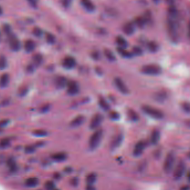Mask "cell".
<instances>
[{"label": "cell", "instance_id": "17", "mask_svg": "<svg viewBox=\"0 0 190 190\" xmlns=\"http://www.w3.org/2000/svg\"><path fill=\"white\" fill-rule=\"evenodd\" d=\"M7 165L8 166L10 172L15 173L18 170V165L16 163L15 159L13 157H10L7 161Z\"/></svg>", "mask_w": 190, "mask_h": 190}, {"label": "cell", "instance_id": "36", "mask_svg": "<svg viewBox=\"0 0 190 190\" xmlns=\"http://www.w3.org/2000/svg\"><path fill=\"white\" fill-rule=\"evenodd\" d=\"M32 33L36 37L40 38L42 35L43 31L41 28L38 27H35L32 30Z\"/></svg>", "mask_w": 190, "mask_h": 190}, {"label": "cell", "instance_id": "16", "mask_svg": "<svg viewBox=\"0 0 190 190\" xmlns=\"http://www.w3.org/2000/svg\"><path fill=\"white\" fill-rule=\"evenodd\" d=\"M83 7L88 11L92 12L95 10V6L91 0H81Z\"/></svg>", "mask_w": 190, "mask_h": 190}, {"label": "cell", "instance_id": "8", "mask_svg": "<svg viewBox=\"0 0 190 190\" xmlns=\"http://www.w3.org/2000/svg\"><path fill=\"white\" fill-rule=\"evenodd\" d=\"M114 83L116 88L121 93L123 94H128L129 93L128 89L121 79L120 78H116L114 80Z\"/></svg>", "mask_w": 190, "mask_h": 190}, {"label": "cell", "instance_id": "12", "mask_svg": "<svg viewBox=\"0 0 190 190\" xmlns=\"http://www.w3.org/2000/svg\"><path fill=\"white\" fill-rule=\"evenodd\" d=\"M145 142L143 141H140L135 145V148L133 150V155L136 157L140 156L142 153L145 148Z\"/></svg>", "mask_w": 190, "mask_h": 190}, {"label": "cell", "instance_id": "53", "mask_svg": "<svg viewBox=\"0 0 190 190\" xmlns=\"http://www.w3.org/2000/svg\"><path fill=\"white\" fill-rule=\"evenodd\" d=\"M44 145V143L43 142H38L36 143L35 147H41Z\"/></svg>", "mask_w": 190, "mask_h": 190}, {"label": "cell", "instance_id": "57", "mask_svg": "<svg viewBox=\"0 0 190 190\" xmlns=\"http://www.w3.org/2000/svg\"><path fill=\"white\" fill-rule=\"evenodd\" d=\"M189 188H190V187H188L187 186H183V187H182L181 188V190H188V189H189Z\"/></svg>", "mask_w": 190, "mask_h": 190}, {"label": "cell", "instance_id": "48", "mask_svg": "<svg viewBox=\"0 0 190 190\" xmlns=\"http://www.w3.org/2000/svg\"><path fill=\"white\" fill-rule=\"evenodd\" d=\"M28 1L33 8H36L38 5V0H28Z\"/></svg>", "mask_w": 190, "mask_h": 190}, {"label": "cell", "instance_id": "18", "mask_svg": "<svg viewBox=\"0 0 190 190\" xmlns=\"http://www.w3.org/2000/svg\"><path fill=\"white\" fill-rule=\"evenodd\" d=\"M10 82V75L8 73L3 74L0 76V87L4 88L8 86Z\"/></svg>", "mask_w": 190, "mask_h": 190}, {"label": "cell", "instance_id": "5", "mask_svg": "<svg viewBox=\"0 0 190 190\" xmlns=\"http://www.w3.org/2000/svg\"><path fill=\"white\" fill-rule=\"evenodd\" d=\"M168 30L170 38L173 41L178 40V33L177 26L172 20H168L167 23Z\"/></svg>", "mask_w": 190, "mask_h": 190}, {"label": "cell", "instance_id": "56", "mask_svg": "<svg viewBox=\"0 0 190 190\" xmlns=\"http://www.w3.org/2000/svg\"><path fill=\"white\" fill-rule=\"evenodd\" d=\"M185 124L188 126V127L190 128V119H188L185 121Z\"/></svg>", "mask_w": 190, "mask_h": 190}, {"label": "cell", "instance_id": "43", "mask_svg": "<svg viewBox=\"0 0 190 190\" xmlns=\"http://www.w3.org/2000/svg\"><path fill=\"white\" fill-rule=\"evenodd\" d=\"M45 187L48 190H52L55 188V184L51 181H48L45 183Z\"/></svg>", "mask_w": 190, "mask_h": 190}, {"label": "cell", "instance_id": "54", "mask_svg": "<svg viewBox=\"0 0 190 190\" xmlns=\"http://www.w3.org/2000/svg\"><path fill=\"white\" fill-rule=\"evenodd\" d=\"M188 36L190 39V22L188 23Z\"/></svg>", "mask_w": 190, "mask_h": 190}, {"label": "cell", "instance_id": "1", "mask_svg": "<svg viewBox=\"0 0 190 190\" xmlns=\"http://www.w3.org/2000/svg\"><path fill=\"white\" fill-rule=\"evenodd\" d=\"M142 109L143 112L146 114H148V116L155 119H162L164 117V114L162 111L152 106L149 105H143L142 107Z\"/></svg>", "mask_w": 190, "mask_h": 190}, {"label": "cell", "instance_id": "14", "mask_svg": "<svg viewBox=\"0 0 190 190\" xmlns=\"http://www.w3.org/2000/svg\"><path fill=\"white\" fill-rule=\"evenodd\" d=\"M36 48V44L32 40H28L26 41L24 44V49L26 53H32L33 51Z\"/></svg>", "mask_w": 190, "mask_h": 190}, {"label": "cell", "instance_id": "23", "mask_svg": "<svg viewBox=\"0 0 190 190\" xmlns=\"http://www.w3.org/2000/svg\"><path fill=\"white\" fill-rule=\"evenodd\" d=\"M123 30V31L126 34L130 35H131L134 33L135 28H134V27H133V26L132 25V23H128L124 26Z\"/></svg>", "mask_w": 190, "mask_h": 190}, {"label": "cell", "instance_id": "21", "mask_svg": "<svg viewBox=\"0 0 190 190\" xmlns=\"http://www.w3.org/2000/svg\"><path fill=\"white\" fill-rule=\"evenodd\" d=\"M160 139V132L158 130H154L151 136V143L152 145H156Z\"/></svg>", "mask_w": 190, "mask_h": 190}, {"label": "cell", "instance_id": "22", "mask_svg": "<svg viewBox=\"0 0 190 190\" xmlns=\"http://www.w3.org/2000/svg\"><path fill=\"white\" fill-rule=\"evenodd\" d=\"M32 60L33 64L35 66H40L43 61V57L40 54H36L32 57Z\"/></svg>", "mask_w": 190, "mask_h": 190}, {"label": "cell", "instance_id": "51", "mask_svg": "<svg viewBox=\"0 0 190 190\" xmlns=\"http://www.w3.org/2000/svg\"><path fill=\"white\" fill-rule=\"evenodd\" d=\"M78 179L77 178H73L71 181V185L74 186H76L78 185Z\"/></svg>", "mask_w": 190, "mask_h": 190}, {"label": "cell", "instance_id": "32", "mask_svg": "<svg viewBox=\"0 0 190 190\" xmlns=\"http://www.w3.org/2000/svg\"><path fill=\"white\" fill-rule=\"evenodd\" d=\"M98 103H99L100 106H101L103 110H107L109 109V108H110L109 104H108V103L106 102V101L105 100V99H103V98H100V99H99Z\"/></svg>", "mask_w": 190, "mask_h": 190}, {"label": "cell", "instance_id": "44", "mask_svg": "<svg viewBox=\"0 0 190 190\" xmlns=\"http://www.w3.org/2000/svg\"><path fill=\"white\" fill-rule=\"evenodd\" d=\"M110 117L113 120H118L120 118V114L118 112H112L110 113Z\"/></svg>", "mask_w": 190, "mask_h": 190}, {"label": "cell", "instance_id": "24", "mask_svg": "<svg viewBox=\"0 0 190 190\" xmlns=\"http://www.w3.org/2000/svg\"><path fill=\"white\" fill-rule=\"evenodd\" d=\"M52 158L56 161L61 162V161H65L66 159L67 155L65 153L60 152V153H56L55 155H53Z\"/></svg>", "mask_w": 190, "mask_h": 190}, {"label": "cell", "instance_id": "42", "mask_svg": "<svg viewBox=\"0 0 190 190\" xmlns=\"http://www.w3.org/2000/svg\"><path fill=\"white\" fill-rule=\"evenodd\" d=\"M183 110L188 113H190V103L188 102H183L181 104Z\"/></svg>", "mask_w": 190, "mask_h": 190}, {"label": "cell", "instance_id": "55", "mask_svg": "<svg viewBox=\"0 0 190 190\" xmlns=\"http://www.w3.org/2000/svg\"><path fill=\"white\" fill-rule=\"evenodd\" d=\"M186 177H187V180L188 181L190 182V171H188L187 174H186Z\"/></svg>", "mask_w": 190, "mask_h": 190}, {"label": "cell", "instance_id": "13", "mask_svg": "<svg viewBox=\"0 0 190 190\" xmlns=\"http://www.w3.org/2000/svg\"><path fill=\"white\" fill-rule=\"evenodd\" d=\"M76 60L75 59L71 57V56H68L65 58L62 62L63 66L65 67V68L72 69L76 65Z\"/></svg>", "mask_w": 190, "mask_h": 190}, {"label": "cell", "instance_id": "60", "mask_svg": "<svg viewBox=\"0 0 190 190\" xmlns=\"http://www.w3.org/2000/svg\"><path fill=\"white\" fill-rule=\"evenodd\" d=\"M1 32H0V41H1Z\"/></svg>", "mask_w": 190, "mask_h": 190}, {"label": "cell", "instance_id": "6", "mask_svg": "<svg viewBox=\"0 0 190 190\" xmlns=\"http://www.w3.org/2000/svg\"><path fill=\"white\" fill-rule=\"evenodd\" d=\"M9 36V46L11 50L14 52H18L21 50L22 45L18 39L12 33Z\"/></svg>", "mask_w": 190, "mask_h": 190}, {"label": "cell", "instance_id": "19", "mask_svg": "<svg viewBox=\"0 0 190 190\" xmlns=\"http://www.w3.org/2000/svg\"><path fill=\"white\" fill-rule=\"evenodd\" d=\"M68 81L67 79L63 76H58L55 80V84L59 88H63L68 85Z\"/></svg>", "mask_w": 190, "mask_h": 190}, {"label": "cell", "instance_id": "52", "mask_svg": "<svg viewBox=\"0 0 190 190\" xmlns=\"http://www.w3.org/2000/svg\"><path fill=\"white\" fill-rule=\"evenodd\" d=\"M9 103H10V100L8 99H5L2 101V105L3 106H6L8 105Z\"/></svg>", "mask_w": 190, "mask_h": 190}, {"label": "cell", "instance_id": "38", "mask_svg": "<svg viewBox=\"0 0 190 190\" xmlns=\"http://www.w3.org/2000/svg\"><path fill=\"white\" fill-rule=\"evenodd\" d=\"M168 13L172 18H174L177 15V10L175 6L172 4L170 5V8H168Z\"/></svg>", "mask_w": 190, "mask_h": 190}, {"label": "cell", "instance_id": "3", "mask_svg": "<svg viewBox=\"0 0 190 190\" xmlns=\"http://www.w3.org/2000/svg\"><path fill=\"white\" fill-rule=\"evenodd\" d=\"M102 137V131L101 129H98L90 137L89 141V146L90 148L92 150H95L98 146L101 138Z\"/></svg>", "mask_w": 190, "mask_h": 190}, {"label": "cell", "instance_id": "15", "mask_svg": "<svg viewBox=\"0 0 190 190\" xmlns=\"http://www.w3.org/2000/svg\"><path fill=\"white\" fill-rule=\"evenodd\" d=\"M85 118L84 116L80 115L76 117L70 123V126L72 127H79L83 122H85Z\"/></svg>", "mask_w": 190, "mask_h": 190}, {"label": "cell", "instance_id": "4", "mask_svg": "<svg viewBox=\"0 0 190 190\" xmlns=\"http://www.w3.org/2000/svg\"><path fill=\"white\" fill-rule=\"evenodd\" d=\"M175 161V155L172 152L168 153L166 157L163 164V170L165 172H170V171L172 169Z\"/></svg>", "mask_w": 190, "mask_h": 190}, {"label": "cell", "instance_id": "25", "mask_svg": "<svg viewBox=\"0 0 190 190\" xmlns=\"http://www.w3.org/2000/svg\"><path fill=\"white\" fill-rule=\"evenodd\" d=\"M128 114L130 119H131L133 121L136 122L139 120V116L138 113L132 109H129L128 110Z\"/></svg>", "mask_w": 190, "mask_h": 190}, {"label": "cell", "instance_id": "45", "mask_svg": "<svg viewBox=\"0 0 190 190\" xmlns=\"http://www.w3.org/2000/svg\"><path fill=\"white\" fill-rule=\"evenodd\" d=\"M133 52L135 55H140L142 54V49L138 46H135L133 48Z\"/></svg>", "mask_w": 190, "mask_h": 190}, {"label": "cell", "instance_id": "50", "mask_svg": "<svg viewBox=\"0 0 190 190\" xmlns=\"http://www.w3.org/2000/svg\"><path fill=\"white\" fill-rule=\"evenodd\" d=\"M71 3V0H62V5L65 7H68Z\"/></svg>", "mask_w": 190, "mask_h": 190}, {"label": "cell", "instance_id": "37", "mask_svg": "<svg viewBox=\"0 0 190 190\" xmlns=\"http://www.w3.org/2000/svg\"><path fill=\"white\" fill-rule=\"evenodd\" d=\"M46 40L48 43L52 44L55 42V36L52 33H47L46 35Z\"/></svg>", "mask_w": 190, "mask_h": 190}, {"label": "cell", "instance_id": "27", "mask_svg": "<svg viewBox=\"0 0 190 190\" xmlns=\"http://www.w3.org/2000/svg\"><path fill=\"white\" fill-rule=\"evenodd\" d=\"M8 66L7 59L3 55L0 56V70H4Z\"/></svg>", "mask_w": 190, "mask_h": 190}, {"label": "cell", "instance_id": "28", "mask_svg": "<svg viewBox=\"0 0 190 190\" xmlns=\"http://www.w3.org/2000/svg\"><path fill=\"white\" fill-rule=\"evenodd\" d=\"M32 134L36 137H45L48 135V132L43 129H36L33 131Z\"/></svg>", "mask_w": 190, "mask_h": 190}, {"label": "cell", "instance_id": "31", "mask_svg": "<svg viewBox=\"0 0 190 190\" xmlns=\"http://www.w3.org/2000/svg\"><path fill=\"white\" fill-rule=\"evenodd\" d=\"M96 180V176L95 173H91L86 178V182L88 185H92L93 183H95Z\"/></svg>", "mask_w": 190, "mask_h": 190}, {"label": "cell", "instance_id": "58", "mask_svg": "<svg viewBox=\"0 0 190 190\" xmlns=\"http://www.w3.org/2000/svg\"><path fill=\"white\" fill-rule=\"evenodd\" d=\"M3 13V9L2 8H1V6H0V15H2Z\"/></svg>", "mask_w": 190, "mask_h": 190}, {"label": "cell", "instance_id": "7", "mask_svg": "<svg viewBox=\"0 0 190 190\" xmlns=\"http://www.w3.org/2000/svg\"><path fill=\"white\" fill-rule=\"evenodd\" d=\"M186 165L183 161H180L178 163L173 173V178L175 180H179L185 173Z\"/></svg>", "mask_w": 190, "mask_h": 190}, {"label": "cell", "instance_id": "29", "mask_svg": "<svg viewBox=\"0 0 190 190\" xmlns=\"http://www.w3.org/2000/svg\"><path fill=\"white\" fill-rule=\"evenodd\" d=\"M116 42H117L118 45L120 46L121 48H124L126 46H127V45H128V43H127L126 40L123 37H121L120 36H118L117 38Z\"/></svg>", "mask_w": 190, "mask_h": 190}, {"label": "cell", "instance_id": "47", "mask_svg": "<svg viewBox=\"0 0 190 190\" xmlns=\"http://www.w3.org/2000/svg\"><path fill=\"white\" fill-rule=\"evenodd\" d=\"M26 71L28 73H32L35 70V67L32 64H28V66H26Z\"/></svg>", "mask_w": 190, "mask_h": 190}, {"label": "cell", "instance_id": "39", "mask_svg": "<svg viewBox=\"0 0 190 190\" xmlns=\"http://www.w3.org/2000/svg\"><path fill=\"white\" fill-rule=\"evenodd\" d=\"M105 56L108 60H110L111 61L115 60L116 57L111 51L109 50H106L105 51Z\"/></svg>", "mask_w": 190, "mask_h": 190}, {"label": "cell", "instance_id": "49", "mask_svg": "<svg viewBox=\"0 0 190 190\" xmlns=\"http://www.w3.org/2000/svg\"><path fill=\"white\" fill-rule=\"evenodd\" d=\"M50 109V105L48 104L45 105L41 108V113H46L48 112V110Z\"/></svg>", "mask_w": 190, "mask_h": 190}, {"label": "cell", "instance_id": "20", "mask_svg": "<svg viewBox=\"0 0 190 190\" xmlns=\"http://www.w3.org/2000/svg\"><path fill=\"white\" fill-rule=\"evenodd\" d=\"M39 183V180L36 177L28 178L25 181V185L28 187H35Z\"/></svg>", "mask_w": 190, "mask_h": 190}, {"label": "cell", "instance_id": "2", "mask_svg": "<svg viewBox=\"0 0 190 190\" xmlns=\"http://www.w3.org/2000/svg\"><path fill=\"white\" fill-rule=\"evenodd\" d=\"M142 73L149 75H158L162 73V68L158 65L149 64L143 66Z\"/></svg>", "mask_w": 190, "mask_h": 190}, {"label": "cell", "instance_id": "10", "mask_svg": "<svg viewBox=\"0 0 190 190\" xmlns=\"http://www.w3.org/2000/svg\"><path fill=\"white\" fill-rule=\"evenodd\" d=\"M103 117L101 114H96L90 123V128L91 129H94L97 128L101 123L102 122Z\"/></svg>", "mask_w": 190, "mask_h": 190}, {"label": "cell", "instance_id": "33", "mask_svg": "<svg viewBox=\"0 0 190 190\" xmlns=\"http://www.w3.org/2000/svg\"><path fill=\"white\" fill-rule=\"evenodd\" d=\"M2 30L3 32L8 35H10L12 33V28L11 26L8 23H4L2 25Z\"/></svg>", "mask_w": 190, "mask_h": 190}, {"label": "cell", "instance_id": "9", "mask_svg": "<svg viewBox=\"0 0 190 190\" xmlns=\"http://www.w3.org/2000/svg\"><path fill=\"white\" fill-rule=\"evenodd\" d=\"M153 97L155 101H157L158 103H162L166 101L168 99V93L163 90H161L160 91L156 92Z\"/></svg>", "mask_w": 190, "mask_h": 190}, {"label": "cell", "instance_id": "11", "mask_svg": "<svg viewBox=\"0 0 190 190\" xmlns=\"http://www.w3.org/2000/svg\"><path fill=\"white\" fill-rule=\"evenodd\" d=\"M68 94L73 95L78 94L79 91V87L78 83L74 81H70L68 83Z\"/></svg>", "mask_w": 190, "mask_h": 190}, {"label": "cell", "instance_id": "30", "mask_svg": "<svg viewBox=\"0 0 190 190\" xmlns=\"http://www.w3.org/2000/svg\"><path fill=\"white\" fill-rule=\"evenodd\" d=\"M148 48L151 52L155 53L158 50V46L155 42L152 41L148 44Z\"/></svg>", "mask_w": 190, "mask_h": 190}, {"label": "cell", "instance_id": "34", "mask_svg": "<svg viewBox=\"0 0 190 190\" xmlns=\"http://www.w3.org/2000/svg\"><path fill=\"white\" fill-rule=\"evenodd\" d=\"M118 52L121 55L125 57V58H130L131 56V54L127 50H125L122 48H120L118 49Z\"/></svg>", "mask_w": 190, "mask_h": 190}, {"label": "cell", "instance_id": "46", "mask_svg": "<svg viewBox=\"0 0 190 190\" xmlns=\"http://www.w3.org/2000/svg\"><path fill=\"white\" fill-rule=\"evenodd\" d=\"M10 120L8 119H2L0 121V128H3L7 126L8 124L10 123Z\"/></svg>", "mask_w": 190, "mask_h": 190}, {"label": "cell", "instance_id": "61", "mask_svg": "<svg viewBox=\"0 0 190 190\" xmlns=\"http://www.w3.org/2000/svg\"><path fill=\"white\" fill-rule=\"evenodd\" d=\"M155 1H158V0H155Z\"/></svg>", "mask_w": 190, "mask_h": 190}, {"label": "cell", "instance_id": "41", "mask_svg": "<svg viewBox=\"0 0 190 190\" xmlns=\"http://www.w3.org/2000/svg\"><path fill=\"white\" fill-rule=\"evenodd\" d=\"M35 146L32 145H28L26 146L25 148V152L27 154H31L32 153L35 151Z\"/></svg>", "mask_w": 190, "mask_h": 190}, {"label": "cell", "instance_id": "59", "mask_svg": "<svg viewBox=\"0 0 190 190\" xmlns=\"http://www.w3.org/2000/svg\"><path fill=\"white\" fill-rule=\"evenodd\" d=\"M188 157H189L190 158V152L188 153Z\"/></svg>", "mask_w": 190, "mask_h": 190}, {"label": "cell", "instance_id": "40", "mask_svg": "<svg viewBox=\"0 0 190 190\" xmlns=\"http://www.w3.org/2000/svg\"><path fill=\"white\" fill-rule=\"evenodd\" d=\"M28 87L26 86H22L21 87L19 90H18V94L21 97H23V96H26L27 94L28 93Z\"/></svg>", "mask_w": 190, "mask_h": 190}, {"label": "cell", "instance_id": "35", "mask_svg": "<svg viewBox=\"0 0 190 190\" xmlns=\"http://www.w3.org/2000/svg\"><path fill=\"white\" fill-rule=\"evenodd\" d=\"M10 145V141L8 138H5L0 141V147L5 148L8 147Z\"/></svg>", "mask_w": 190, "mask_h": 190}, {"label": "cell", "instance_id": "26", "mask_svg": "<svg viewBox=\"0 0 190 190\" xmlns=\"http://www.w3.org/2000/svg\"><path fill=\"white\" fill-rule=\"evenodd\" d=\"M122 135H118V137H116L115 140H113L112 144L111 145L112 148H116L121 145V142L122 141Z\"/></svg>", "mask_w": 190, "mask_h": 190}]
</instances>
